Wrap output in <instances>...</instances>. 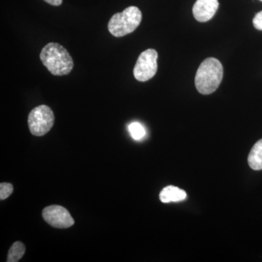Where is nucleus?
Listing matches in <instances>:
<instances>
[{
	"mask_svg": "<svg viewBox=\"0 0 262 262\" xmlns=\"http://www.w3.org/2000/svg\"><path fill=\"white\" fill-rule=\"evenodd\" d=\"M41 61L55 76L67 75L74 68V61L69 52L61 45L50 42L42 48L39 55Z\"/></svg>",
	"mask_w": 262,
	"mask_h": 262,
	"instance_id": "obj_1",
	"label": "nucleus"
},
{
	"mask_svg": "<svg viewBox=\"0 0 262 262\" xmlns=\"http://www.w3.org/2000/svg\"><path fill=\"white\" fill-rule=\"evenodd\" d=\"M223 67L214 58L204 60L196 72L195 87L198 92L203 95L213 94L218 89L223 78Z\"/></svg>",
	"mask_w": 262,
	"mask_h": 262,
	"instance_id": "obj_2",
	"label": "nucleus"
},
{
	"mask_svg": "<svg viewBox=\"0 0 262 262\" xmlns=\"http://www.w3.org/2000/svg\"><path fill=\"white\" fill-rule=\"evenodd\" d=\"M141 19L142 14L137 7H128L122 13H117L110 18L108 24V32L114 37H124L134 32L139 27Z\"/></svg>",
	"mask_w": 262,
	"mask_h": 262,
	"instance_id": "obj_3",
	"label": "nucleus"
},
{
	"mask_svg": "<svg viewBox=\"0 0 262 262\" xmlns=\"http://www.w3.org/2000/svg\"><path fill=\"white\" fill-rule=\"evenodd\" d=\"M55 117L49 106L40 105L29 113L28 124L31 134L35 136L46 135L54 124Z\"/></svg>",
	"mask_w": 262,
	"mask_h": 262,
	"instance_id": "obj_4",
	"label": "nucleus"
},
{
	"mask_svg": "<svg viewBox=\"0 0 262 262\" xmlns=\"http://www.w3.org/2000/svg\"><path fill=\"white\" fill-rule=\"evenodd\" d=\"M158 58V52L154 49H148L141 53L134 69V75L136 80L146 82L156 75Z\"/></svg>",
	"mask_w": 262,
	"mask_h": 262,
	"instance_id": "obj_5",
	"label": "nucleus"
},
{
	"mask_svg": "<svg viewBox=\"0 0 262 262\" xmlns=\"http://www.w3.org/2000/svg\"><path fill=\"white\" fill-rule=\"evenodd\" d=\"M44 220L55 228L67 229L75 224L70 212L60 206L46 207L42 211Z\"/></svg>",
	"mask_w": 262,
	"mask_h": 262,
	"instance_id": "obj_6",
	"label": "nucleus"
},
{
	"mask_svg": "<svg viewBox=\"0 0 262 262\" xmlns=\"http://www.w3.org/2000/svg\"><path fill=\"white\" fill-rule=\"evenodd\" d=\"M219 6L218 0H196L192 8L193 15L198 21H208L214 16Z\"/></svg>",
	"mask_w": 262,
	"mask_h": 262,
	"instance_id": "obj_7",
	"label": "nucleus"
},
{
	"mask_svg": "<svg viewBox=\"0 0 262 262\" xmlns=\"http://www.w3.org/2000/svg\"><path fill=\"white\" fill-rule=\"evenodd\" d=\"M186 198H187V193L185 191L171 185L164 188L160 193V201L163 203L182 201L185 200Z\"/></svg>",
	"mask_w": 262,
	"mask_h": 262,
	"instance_id": "obj_8",
	"label": "nucleus"
},
{
	"mask_svg": "<svg viewBox=\"0 0 262 262\" xmlns=\"http://www.w3.org/2000/svg\"><path fill=\"white\" fill-rule=\"evenodd\" d=\"M248 163L253 170H262V139L253 145L248 155Z\"/></svg>",
	"mask_w": 262,
	"mask_h": 262,
	"instance_id": "obj_9",
	"label": "nucleus"
},
{
	"mask_svg": "<svg viewBox=\"0 0 262 262\" xmlns=\"http://www.w3.org/2000/svg\"><path fill=\"white\" fill-rule=\"evenodd\" d=\"M25 251V246L21 242L18 241V242L14 243L12 245L9 251H8L7 261L18 262L20 258L23 257Z\"/></svg>",
	"mask_w": 262,
	"mask_h": 262,
	"instance_id": "obj_10",
	"label": "nucleus"
},
{
	"mask_svg": "<svg viewBox=\"0 0 262 262\" xmlns=\"http://www.w3.org/2000/svg\"><path fill=\"white\" fill-rule=\"evenodd\" d=\"M128 129L131 136L135 140H141L145 136V129L139 122H133L129 125Z\"/></svg>",
	"mask_w": 262,
	"mask_h": 262,
	"instance_id": "obj_11",
	"label": "nucleus"
},
{
	"mask_svg": "<svg viewBox=\"0 0 262 262\" xmlns=\"http://www.w3.org/2000/svg\"><path fill=\"white\" fill-rule=\"evenodd\" d=\"M13 192V187L9 183H1L0 184V199L1 201L7 199Z\"/></svg>",
	"mask_w": 262,
	"mask_h": 262,
	"instance_id": "obj_12",
	"label": "nucleus"
},
{
	"mask_svg": "<svg viewBox=\"0 0 262 262\" xmlns=\"http://www.w3.org/2000/svg\"><path fill=\"white\" fill-rule=\"evenodd\" d=\"M253 26L258 30L262 31V11L255 15L253 20Z\"/></svg>",
	"mask_w": 262,
	"mask_h": 262,
	"instance_id": "obj_13",
	"label": "nucleus"
},
{
	"mask_svg": "<svg viewBox=\"0 0 262 262\" xmlns=\"http://www.w3.org/2000/svg\"><path fill=\"white\" fill-rule=\"evenodd\" d=\"M44 1L53 6H59L62 4V0H44Z\"/></svg>",
	"mask_w": 262,
	"mask_h": 262,
	"instance_id": "obj_14",
	"label": "nucleus"
},
{
	"mask_svg": "<svg viewBox=\"0 0 262 262\" xmlns=\"http://www.w3.org/2000/svg\"><path fill=\"white\" fill-rule=\"evenodd\" d=\"M261 1H262V0H261Z\"/></svg>",
	"mask_w": 262,
	"mask_h": 262,
	"instance_id": "obj_15",
	"label": "nucleus"
}]
</instances>
